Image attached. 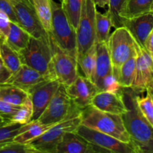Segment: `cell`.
Returning a JSON list of instances; mask_svg holds the SVG:
<instances>
[{
	"instance_id": "cell-1",
	"label": "cell",
	"mask_w": 153,
	"mask_h": 153,
	"mask_svg": "<svg viewBox=\"0 0 153 153\" xmlns=\"http://www.w3.org/2000/svg\"><path fill=\"white\" fill-rule=\"evenodd\" d=\"M127 111L122 115L123 123L138 153H153V127L140 112L136 102V93L123 88Z\"/></svg>"
},
{
	"instance_id": "cell-2",
	"label": "cell",
	"mask_w": 153,
	"mask_h": 153,
	"mask_svg": "<svg viewBox=\"0 0 153 153\" xmlns=\"http://www.w3.org/2000/svg\"><path fill=\"white\" fill-rule=\"evenodd\" d=\"M81 119L82 125L133 145L120 115L106 113L91 105L82 111Z\"/></svg>"
},
{
	"instance_id": "cell-3",
	"label": "cell",
	"mask_w": 153,
	"mask_h": 153,
	"mask_svg": "<svg viewBox=\"0 0 153 153\" xmlns=\"http://www.w3.org/2000/svg\"><path fill=\"white\" fill-rule=\"evenodd\" d=\"M52 31L49 35L64 52L76 58V31L69 21L61 4L51 0Z\"/></svg>"
},
{
	"instance_id": "cell-4",
	"label": "cell",
	"mask_w": 153,
	"mask_h": 153,
	"mask_svg": "<svg viewBox=\"0 0 153 153\" xmlns=\"http://www.w3.org/2000/svg\"><path fill=\"white\" fill-rule=\"evenodd\" d=\"M97 5L94 0H83L76 28V60L96 43Z\"/></svg>"
},
{
	"instance_id": "cell-5",
	"label": "cell",
	"mask_w": 153,
	"mask_h": 153,
	"mask_svg": "<svg viewBox=\"0 0 153 153\" xmlns=\"http://www.w3.org/2000/svg\"><path fill=\"white\" fill-rule=\"evenodd\" d=\"M49 37L52 49V60L49 67L50 77L58 81L61 85L67 87L79 75L77 60L62 50L49 34Z\"/></svg>"
},
{
	"instance_id": "cell-6",
	"label": "cell",
	"mask_w": 153,
	"mask_h": 153,
	"mask_svg": "<svg viewBox=\"0 0 153 153\" xmlns=\"http://www.w3.org/2000/svg\"><path fill=\"white\" fill-rule=\"evenodd\" d=\"M107 45L111 61L112 73L118 79L121 66L135 53V40L125 27H119L110 34Z\"/></svg>"
},
{
	"instance_id": "cell-7",
	"label": "cell",
	"mask_w": 153,
	"mask_h": 153,
	"mask_svg": "<svg viewBox=\"0 0 153 153\" xmlns=\"http://www.w3.org/2000/svg\"><path fill=\"white\" fill-rule=\"evenodd\" d=\"M19 55L22 64L52 79L49 74L52 60V49L49 39L43 40L31 37L28 46L19 52Z\"/></svg>"
},
{
	"instance_id": "cell-8",
	"label": "cell",
	"mask_w": 153,
	"mask_h": 153,
	"mask_svg": "<svg viewBox=\"0 0 153 153\" xmlns=\"http://www.w3.org/2000/svg\"><path fill=\"white\" fill-rule=\"evenodd\" d=\"M81 113L78 112L67 119L58 123L47 131L37 138L34 139L29 144L40 153H53L54 149L67 132L75 131L81 124Z\"/></svg>"
},
{
	"instance_id": "cell-9",
	"label": "cell",
	"mask_w": 153,
	"mask_h": 153,
	"mask_svg": "<svg viewBox=\"0 0 153 153\" xmlns=\"http://www.w3.org/2000/svg\"><path fill=\"white\" fill-rule=\"evenodd\" d=\"M82 110L76 107L64 85H60L46 108L37 120L42 123H58Z\"/></svg>"
},
{
	"instance_id": "cell-10",
	"label": "cell",
	"mask_w": 153,
	"mask_h": 153,
	"mask_svg": "<svg viewBox=\"0 0 153 153\" xmlns=\"http://www.w3.org/2000/svg\"><path fill=\"white\" fill-rule=\"evenodd\" d=\"M75 132L88 141L107 149L111 153H137V149L133 145L121 141L112 136L88 128L82 124L78 126Z\"/></svg>"
},
{
	"instance_id": "cell-11",
	"label": "cell",
	"mask_w": 153,
	"mask_h": 153,
	"mask_svg": "<svg viewBox=\"0 0 153 153\" xmlns=\"http://www.w3.org/2000/svg\"><path fill=\"white\" fill-rule=\"evenodd\" d=\"M135 49V77L131 89L139 94L153 88V59L149 52L136 41Z\"/></svg>"
},
{
	"instance_id": "cell-12",
	"label": "cell",
	"mask_w": 153,
	"mask_h": 153,
	"mask_svg": "<svg viewBox=\"0 0 153 153\" xmlns=\"http://www.w3.org/2000/svg\"><path fill=\"white\" fill-rule=\"evenodd\" d=\"M13 7L19 25L34 38L49 40V34L43 28L32 4L20 2Z\"/></svg>"
},
{
	"instance_id": "cell-13",
	"label": "cell",
	"mask_w": 153,
	"mask_h": 153,
	"mask_svg": "<svg viewBox=\"0 0 153 153\" xmlns=\"http://www.w3.org/2000/svg\"><path fill=\"white\" fill-rule=\"evenodd\" d=\"M66 88L75 105L82 111L91 105L93 98L100 91L92 81L80 74Z\"/></svg>"
},
{
	"instance_id": "cell-14",
	"label": "cell",
	"mask_w": 153,
	"mask_h": 153,
	"mask_svg": "<svg viewBox=\"0 0 153 153\" xmlns=\"http://www.w3.org/2000/svg\"><path fill=\"white\" fill-rule=\"evenodd\" d=\"M61 84L56 80L49 79L37 85L28 91L33 106L31 120H37L49 105L52 97Z\"/></svg>"
},
{
	"instance_id": "cell-15",
	"label": "cell",
	"mask_w": 153,
	"mask_h": 153,
	"mask_svg": "<svg viewBox=\"0 0 153 153\" xmlns=\"http://www.w3.org/2000/svg\"><path fill=\"white\" fill-rule=\"evenodd\" d=\"M53 153H111L82 137L75 131L67 132L54 149Z\"/></svg>"
},
{
	"instance_id": "cell-16",
	"label": "cell",
	"mask_w": 153,
	"mask_h": 153,
	"mask_svg": "<svg viewBox=\"0 0 153 153\" xmlns=\"http://www.w3.org/2000/svg\"><path fill=\"white\" fill-rule=\"evenodd\" d=\"M91 105L106 113L120 116L128 110L124 100L123 90L120 92L114 93L98 91L93 98Z\"/></svg>"
},
{
	"instance_id": "cell-17",
	"label": "cell",
	"mask_w": 153,
	"mask_h": 153,
	"mask_svg": "<svg viewBox=\"0 0 153 153\" xmlns=\"http://www.w3.org/2000/svg\"><path fill=\"white\" fill-rule=\"evenodd\" d=\"M123 27H125L134 40L144 48L146 39L153 29V12L149 11L129 19H123Z\"/></svg>"
},
{
	"instance_id": "cell-18",
	"label": "cell",
	"mask_w": 153,
	"mask_h": 153,
	"mask_svg": "<svg viewBox=\"0 0 153 153\" xmlns=\"http://www.w3.org/2000/svg\"><path fill=\"white\" fill-rule=\"evenodd\" d=\"M49 79L34 69L22 64L17 71L12 73L4 84L14 85L28 92L37 85Z\"/></svg>"
},
{
	"instance_id": "cell-19",
	"label": "cell",
	"mask_w": 153,
	"mask_h": 153,
	"mask_svg": "<svg viewBox=\"0 0 153 153\" xmlns=\"http://www.w3.org/2000/svg\"><path fill=\"white\" fill-rule=\"evenodd\" d=\"M111 73V61L107 43H97V59L94 83L98 86L102 79Z\"/></svg>"
},
{
	"instance_id": "cell-20",
	"label": "cell",
	"mask_w": 153,
	"mask_h": 153,
	"mask_svg": "<svg viewBox=\"0 0 153 153\" xmlns=\"http://www.w3.org/2000/svg\"><path fill=\"white\" fill-rule=\"evenodd\" d=\"M31 37V36L20 25L10 22V29L4 40L13 50L19 53L28 46Z\"/></svg>"
},
{
	"instance_id": "cell-21",
	"label": "cell",
	"mask_w": 153,
	"mask_h": 153,
	"mask_svg": "<svg viewBox=\"0 0 153 153\" xmlns=\"http://www.w3.org/2000/svg\"><path fill=\"white\" fill-rule=\"evenodd\" d=\"M56 123H42L38 120H31L26 129L15 136L13 141L21 143H29L47 131Z\"/></svg>"
},
{
	"instance_id": "cell-22",
	"label": "cell",
	"mask_w": 153,
	"mask_h": 153,
	"mask_svg": "<svg viewBox=\"0 0 153 153\" xmlns=\"http://www.w3.org/2000/svg\"><path fill=\"white\" fill-rule=\"evenodd\" d=\"M0 54L3 64L11 73L17 71L22 64L19 53L13 50L2 37H0Z\"/></svg>"
},
{
	"instance_id": "cell-23",
	"label": "cell",
	"mask_w": 153,
	"mask_h": 153,
	"mask_svg": "<svg viewBox=\"0 0 153 153\" xmlns=\"http://www.w3.org/2000/svg\"><path fill=\"white\" fill-rule=\"evenodd\" d=\"M29 97L24 90L7 84L0 85V100L10 104L21 105Z\"/></svg>"
},
{
	"instance_id": "cell-24",
	"label": "cell",
	"mask_w": 153,
	"mask_h": 153,
	"mask_svg": "<svg viewBox=\"0 0 153 153\" xmlns=\"http://www.w3.org/2000/svg\"><path fill=\"white\" fill-rule=\"evenodd\" d=\"M153 0H126L120 17L129 19L151 11Z\"/></svg>"
},
{
	"instance_id": "cell-25",
	"label": "cell",
	"mask_w": 153,
	"mask_h": 153,
	"mask_svg": "<svg viewBox=\"0 0 153 153\" xmlns=\"http://www.w3.org/2000/svg\"><path fill=\"white\" fill-rule=\"evenodd\" d=\"M97 59V43H94L85 54L77 60L79 69L83 73V76L94 82V73Z\"/></svg>"
},
{
	"instance_id": "cell-26",
	"label": "cell",
	"mask_w": 153,
	"mask_h": 153,
	"mask_svg": "<svg viewBox=\"0 0 153 153\" xmlns=\"http://www.w3.org/2000/svg\"><path fill=\"white\" fill-rule=\"evenodd\" d=\"M31 4L43 28L49 34L52 31V11L51 0H32Z\"/></svg>"
},
{
	"instance_id": "cell-27",
	"label": "cell",
	"mask_w": 153,
	"mask_h": 153,
	"mask_svg": "<svg viewBox=\"0 0 153 153\" xmlns=\"http://www.w3.org/2000/svg\"><path fill=\"white\" fill-rule=\"evenodd\" d=\"M137 52L133 54L120 69L118 81L123 88H131L134 83L136 72Z\"/></svg>"
},
{
	"instance_id": "cell-28",
	"label": "cell",
	"mask_w": 153,
	"mask_h": 153,
	"mask_svg": "<svg viewBox=\"0 0 153 153\" xmlns=\"http://www.w3.org/2000/svg\"><path fill=\"white\" fill-rule=\"evenodd\" d=\"M111 19L108 12L105 13L97 11L96 14V43H107L110 36Z\"/></svg>"
},
{
	"instance_id": "cell-29",
	"label": "cell",
	"mask_w": 153,
	"mask_h": 153,
	"mask_svg": "<svg viewBox=\"0 0 153 153\" xmlns=\"http://www.w3.org/2000/svg\"><path fill=\"white\" fill-rule=\"evenodd\" d=\"M29 123L26 124H19L7 120L4 123L1 124L0 125V147L6 143L13 141L15 136L19 134L21 131L26 129L29 125Z\"/></svg>"
},
{
	"instance_id": "cell-30",
	"label": "cell",
	"mask_w": 153,
	"mask_h": 153,
	"mask_svg": "<svg viewBox=\"0 0 153 153\" xmlns=\"http://www.w3.org/2000/svg\"><path fill=\"white\" fill-rule=\"evenodd\" d=\"M83 0H62L61 7L67 15L69 21L76 30Z\"/></svg>"
},
{
	"instance_id": "cell-31",
	"label": "cell",
	"mask_w": 153,
	"mask_h": 153,
	"mask_svg": "<svg viewBox=\"0 0 153 153\" xmlns=\"http://www.w3.org/2000/svg\"><path fill=\"white\" fill-rule=\"evenodd\" d=\"M145 96L136 94V102L143 116L153 127V97L150 91H146Z\"/></svg>"
},
{
	"instance_id": "cell-32",
	"label": "cell",
	"mask_w": 153,
	"mask_h": 153,
	"mask_svg": "<svg viewBox=\"0 0 153 153\" xmlns=\"http://www.w3.org/2000/svg\"><path fill=\"white\" fill-rule=\"evenodd\" d=\"M33 115V106L30 97H28L26 101L22 104L19 110L10 117L7 120L14 123L26 124L31 121Z\"/></svg>"
},
{
	"instance_id": "cell-33",
	"label": "cell",
	"mask_w": 153,
	"mask_h": 153,
	"mask_svg": "<svg viewBox=\"0 0 153 153\" xmlns=\"http://www.w3.org/2000/svg\"><path fill=\"white\" fill-rule=\"evenodd\" d=\"M126 0H109L108 10H107L111 19L112 26L115 28L123 27V20L120 13L126 4Z\"/></svg>"
},
{
	"instance_id": "cell-34",
	"label": "cell",
	"mask_w": 153,
	"mask_h": 153,
	"mask_svg": "<svg viewBox=\"0 0 153 153\" xmlns=\"http://www.w3.org/2000/svg\"><path fill=\"white\" fill-rule=\"evenodd\" d=\"M0 153H40L29 143L12 141L0 147Z\"/></svg>"
},
{
	"instance_id": "cell-35",
	"label": "cell",
	"mask_w": 153,
	"mask_h": 153,
	"mask_svg": "<svg viewBox=\"0 0 153 153\" xmlns=\"http://www.w3.org/2000/svg\"><path fill=\"white\" fill-rule=\"evenodd\" d=\"M99 91H107V92H120L123 90L118 79L114 76L113 73H110L103 78L99 85L97 86Z\"/></svg>"
},
{
	"instance_id": "cell-36",
	"label": "cell",
	"mask_w": 153,
	"mask_h": 153,
	"mask_svg": "<svg viewBox=\"0 0 153 153\" xmlns=\"http://www.w3.org/2000/svg\"><path fill=\"white\" fill-rule=\"evenodd\" d=\"M0 11L5 13L12 22L18 24L14 7L9 0H0Z\"/></svg>"
},
{
	"instance_id": "cell-37",
	"label": "cell",
	"mask_w": 153,
	"mask_h": 153,
	"mask_svg": "<svg viewBox=\"0 0 153 153\" xmlns=\"http://www.w3.org/2000/svg\"><path fill=\"white\" fill-rule=\"evenodd\" d=\"M19 107L20 105H16L0 100V115L6 120H8L19 110Z\"/></svg>"
},
{
	"instance_id": "cell-38",
	"label": "cell",
	"mask_w": 153,
	"mask_h": 153,
	"mask_svg": "<svg viewBox=\"0 0 153 153\" xmlns=\"http://www.w3.org/2000/svg\"><path fill=\"white\" fill-rule=\"evenodd\" d=\"M11 21L8 16L3 12L0 11V36L4 38L7 37L10 29V24Z\"/></svg>"
},
{
	"instance_id": "cell-39",
	"label": "cell",
	"mask_w": 153,
	"mask_h": 153,
	"mask_svg": "<svg viewBox=\"0 0 153 153\" xmlns=\"http://www.w3.org/2000/svg\"><path fill=\"white\" fill-rule=\"evenodd\" d=\"M11 74V72L7 70L0 58V85L5 83Z\"/></svg>"
},
{
	"instance_id": "cell-40",
	"label": "cell",
	"mask_w": 153,
	"mask_h": 153,
	"mask_svg": "<svg viewBox=\"0 0 153 153\" xmlns=\"http://www.w3.org/2000/svg\"><path fill=\"white\" fill-rule=\"evenodd\" d=\"M144 49L147 51L149 53V55L152 56L153 59V29L148 36L147 39H146V43H145Z\"/></svg>"
},
{
	"instance_id": "cell-41",
	"label": "cell",
	"mask_w": 153,
	"mask_h": 153,
	"mask_svg": "<svg viewBox=\"0 0 153 153\" xmlns=\"http://www.w3.org/2000/svg\"><path fill=\"white\" fill-rule=\"evenodd\" d=\"M94 1L96 5L102 8H104L106 6L108 5L109 2V0H94Z\"/></svg>"
},
{
	"instance_id": "cell-42",
	"label": "cell",
	"mask_w": 153,
	"mask_h": 153,
	"mask_svg": "<svg viewBox=\"0 0 153 153\" xmlns=\"http://www.w3.org/2000/svg\"><path fill=\"white\" fill-rule=\"evenodd\" d=\"M9 1L11 2V4H13V5H15V4H18V3H20V2H25V3H30V4H31V2H30L28 0H9Z\"/></svg>"
},
{
	"instance_id": "cell-43",
	"label": "cell",
	"mask_w": 153,
	"mask_h": 153,
	"mask_svg": "<svg viewBox=\"0 0 153 153\" xmlns=\"http://www.w3.org/2000/svg\"><path fill=\"white\" fill-rule=\"evenodd\" d=\"M7 120H6L5 118L3 117L2 116H1V115H0V125H1V124H2V123H4L6 122Z\"/></svg>"
},
{
	"instance_id": "cell-44",
	"label": "cell",
	"mask_w": 153,
	"mask_h": 153,
	"mask_svg": "<svg viewBox=\"0 0 153 153\" xmlns=\"http://www.w3.org/2000/svg\"><path fill=\"white\" fill-rule=\"evenodd\" d=\"M149 91H150L151 92V94H152V97H153V88L152 89H150V90H149Z\"/></svg>"
},
{
	"instance_id": "cell-45",
	"label": "cell",
	"mask_w": 153,
	"mask_h": 153,
	"mask_svg": "<svg viewBox=\"0 0 153 153\" xmlns=\"http://www.w3.org/2000/svg\"><path fill=\"white\" fill-rule=\"evenodd\" d=\"M151 11L153 12V2H152V9H151Z\"/></svg>"
},
{
	"instance_id": "cell-46",
	"label": "cell",
	"mask_w": 153,
	"mask_h": 153,
	"mask_svg": "<svg viewBox=\"0 0 153 153\" xmlns=\"http://www.w3.org/2000/svg\"><path fill=\"white\" fill-rule=\"evenodd\" d=\"M28 1H30V2H31V1H32V0H28Z\"/></svg>"
},
{
	"instance_id": "cell-47",
	"label": "cell",
	"mask_w": 153,
	"mask_h": 153,
	"mask_svg": "<svg viewBox=\"0 0 153 153\" xmlns=\"http://www.w3.org/2000/svg\"><path fill=\"white\" fill-rule=\"evenodd\" d=\"M59 1H61H61H62V0H59Z\"/></svg>"
},
{
	"instance_id": "cell-48",
	"label": "cell",
	"mask_w": 153,
	"mask_h": 153,
	"mask_svg": "<svg viewBox=\"0 0 153 153\" xmlns=\"http://www.w3.org/2000/svg\"><path fill=\"white\" fill-rule=\"evenodd\" d=\"M0 57H1V54H0Z\"/></svg>"
},
{
	"instance_id": "cell-49",
	"label": "cell",
	"mask_w": 153,
	"mask_h": 153,
	"mask_svg": "<svg viewBox=\"0 0 153 153\" xmlns=\"http://www.w3.org/2000/svg\"><path fill=\"white\" fill-rule=\"evenodd\" d=\"M0 37H1V36H0Z\"/></svg>"
}]
</instances>
